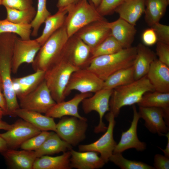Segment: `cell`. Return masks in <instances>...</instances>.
<instances>
[{
    "label": "cell",
    "instance_id": "obj_1",
    "mask_svg": "<svg viewBox=\"0 0 169 169\" xmlns=\"http://www.w3.org/2000/svg\"><path fill=\"white\" fill-rule=\"evenodd\" d=\"M17 36L10 33L0 34V77L7 105L5 115L13 117L15 111L20 108L11 77L13 47Z\"/></svg>",
    "mask_w": 169,
    "mask_h": 169
},
{
    "label": "cell",
    "instance_id": "obj_2",
    "mask_svg": "<svg viewBox=\"0 0 169 169\" xmlns=\"http://www.w3.org/2000/svg\"><path fill=\"white\" fill-rule=\"evenodd\" d=\"M136 54V46L124 48L113 54L93 58L86 68L104 81L115 72L133 66Z\"/></svg>",
    "mask_w": 169,
    "mask_h": 169
},
{
    "label": "cell",
    "instance_id": "obj_3",
    "mask_svg": "<svg viewBox=\"0 0 169 169\" xmlns=\"http://www.w3.org/2000/svg\"><path fill=\"white\" fill-rule=\"evenodd\" d=\"M154 91L146 75L130 83L116 87L113 89L110 99V111L115 117L122 107L138 103L145 93Z\"/></svg>",
    "mask_w": 169,
    "mask_h": 169
},
{
    "label": "cell",
    "instance_id": "obj_4",
    "mask_svg": "<svg viewBox=\"0 0 169 169\" xmlns=\"http://www.w3.org/2000/svg\"><path fill=\"white\" fill-rule=\"evenodd\" d=\"M69 38L64 25L52 34L41 46L32 64L34 71H45L60 59Z\"/></svg>",
    "mask_w": 169,
    "mask_h": 169
},
{
    "label": "cell",
    "instance_id": "obj_5",
    "mask_svg": "<svg viewBox=\"0 0 169 169\" xmlns=\"http://www.w3.org/2000/svg\"><path fill=\"white\" fill-rule=\"evenodd\" d=\"M80 69L63 54L58 61L45 71L44 80L56 103L64 100V92L72 74Z\"/></svg>",
    "mask_w": 169,
    "mask_h": 169
},
{
    "label": "cell",
    "instance_id": "obj_6",
    "mask_svg": "<svg viewBox=\"0 0 169 169\" xmlns=\"http://www.w3.org/2000/svg\"><path fill=\"white\" fill-rule=\"evenodd\" d=\"M105 20L92 3L80 0L68 8L64 25L69 38L87 25Z\"/></svg>",
    "mask_w": 169,
    "mask_h": 169
},
{
    "label": "cell",
    "instance_id": "obj_7",
    "mask_svg": "<svg viewBox=\"0 0 169 169\" xmlns=\"http://www.w3.org/2000/svg\"><path fill=\"white\" fill-rule=\"evenodd\" d=\"M56 124L55 132L60 137L72 146L84 140L88 127L87 119L64 116Z\"/></svg>",
    "mask_w": 169,
    "mask_h": 169
},
{
    "label": "cell",
    "instance_id": "obj_8",
    "mask_svg": "<svg viewBox=\"0 0 169 169\" xmlns=\"http://www.w3.org/2000/svg\"><path fill=\"white\" fill-rule=\"evenodd\" d=\"M104 81L86 68H80L71 74L66 87V97L73 90L80 93H95L103 89Z\"/></svg>",
    "mask_w": 169,
    "mask_h": 169
},
{
    "label": "cell",
    "instance_id": "obj_9",
    "mask_svg": "<svg viewBox=\"0 0 169 169\" xmlns=\"http://www.w3.org/2000/svg\"><path fill=\"white\" fill-rule=\"evenodd\" d=\"M19 100L20 108L45 114L56 103L44 80Z\"/></svg>",
    "mask_w": 169,
    "mask_h": 169
},
{
    "label": "cell",
    "instance_id": "obj_10",
    "mask_svg": "<svg viewBox=\"0 0 169 169\" xmlns=\"http://www.w3.org/2000/svg\"><path fill=\"white\" fill-rule=\"evenodd\" d=\"M105 117L109 124L105 133L95 142L88 144L79 145L78 148L80 151H92L100 153V157L106 163L113 154L117 143L113 137L115 117L110 111Z\"/></svg>",
    "mask_w": 169,
    "mask_h": 169
},
{
    "label": "cell",
    "instance_id": "obj_11",
    "mask_svg": "<svg viewBox=\"0 0 169 169\" xmlns=\"http://www.w3.org/2000/svg\"><path fill=\"white\" fill-rule=\"evenodd\" d=\"M113 90L102 89L95 93V94L85 98L82 101V108L86 114L93 111L97 112L99 116V122L94 129L95 133L104 132L107 127L103 122L105 113L110 110V100Z\"/></svg>",
    "mask_w": 169,
    "mask_h": 169
},
{
    "label": "cell",
    "instance_id": "obj_12",
    "mask_svg": "<svg viewBox=\"0 0 169 169\" xmlns=\"http://www.w3.org/2000/svg\"><path fill=\"white\" fill-rule=\"evenodd\" d=\"M41 45L36 40H23L17 36L15 39L12 60V73L15 74L23 63L33 62Z\"/></svg>",
    "mask_w": 169,
    "mask_h": 169
},
{
    "label": "cell",
    "instance_id": "obj_13",
    "mask_svg": "<svg viewBox=\"0 0 169 169\" xmlns=\"http://www.w3.org/2000/svg\"><path fill=\"white\" fill-rule=\"evenodd\" d=\"M140 118L145 121V125L151 133L165 135L169 131V113L162 108L139 106Z\"/></svg>",
    "mask_w": 169,
    "mask_h": 169
},
{
    "label": "cell",
    "instance_id": "obj_14",
    "mask_svg": "<svg viewBox=\"0 0 169 169\" xmlns=\"http://www.w3.org/2000/svg\"><path fill=\"white\" fill-rule=\"evenodd\" d=\"M41 131L23 120H17L6 132L1 133L8 148L15 149L26 141L40 133Z\"/></svg>",
    "mask_w": 169,
    "mask_h": 169
},
{
    "label": "cell",
    "instance_id": "obj_15",
    "mask_svg": "<svg viewBox=\"0 0 169 169\" xmlns=\"http://www.w3.org/2000/svg\"><path fill=\"white\" fill-rule=\"evenodd\" d=\"M92 52L87 45L74 35L69 38L63 54L74 66L84 68L92 60Z\"/></svg>",
    "mask_w": 169,
    "mask_h": 169
},
{
    "label": "cell",
    "instance_id": "obj_16",
    "mask_svg": "<svg viewBox=\"0 0 169 169\" xmlns=\"http://www.w3.org/2000/svg\"><path fill=\"white\" fill-rule=\"evenodd\" d=\"M107 22L105 20L93 22L80 29L74 35L87 45L92 51L111 34Z\"/></svg>",
    "mask_w": 169,
    "mask_h": 169
},
{
    "label": "cell",
    "instance_id": "obj_17",
    "mask_svg": "<svg viewBox=\"0 0 169 169\" xmlns=\"http://www.w3.org/2000/svg\"><path fill=\"white\" fill-rule=\"evenodd\" d=\"M133 105V116L131 126L127 131L122 132L120 140L116 144L113 153H122L130 148L143 151L146 148V143L140 141L137 136V126L140 117L136 106Z\"/></svg>",
    "mask_w": 169,
    "mask_h": 169
},
{
    "label": "cell",
    "instance_id": "obj_18",
    "mask_svg": "<svg viewBox=\"0 0 169 169\" xmlns=\"http://www.w3.org/2000/svg\"><path fill=\"white\" fill-rule=\"evenodd\" d=\"M92 95L91 93H80L76 94L72 99L67 101L64 100L56 103L45 115L53 118L70 116L81 119H87L79 114L78 106L84 99Z\"/></svg>",
    "mask_w": 169,
    "mask_h": 169
},
{
    "label": "cell",
    "instance_id": "obj_19",
    "mask_svg": "<svg viewBox=\"0 0 169 169\" xmlns=\"http://www.w3.org/2000/svg\"><path fill=\"white\" fill-rule=\"evenodd\" d=\"M146 76L155 90L169 93V66L157 58L151 64Z\"/></svg>",
    "mask_w": 169,
    "mask_h": 169
},
{
    "label": "cell",
    "instance_id": "obj_20",
    "mask_svg": "<svg viewBox=\"0 0 169 169\" xmlns=\"http://www.w3.org/2000/svg\"><path fill=\"white\" fill-rule=\"evenodd\" d=\"M111 34L120 44L123 48L130 47L136 32L135 26L119 18L111 22H107Z\"/></svg>",
    "mask_w": 169,
    "mask_h": 169
},
{
    "label": "cell",
    "instance_id": "obj_21",
    "mask_svg": "<svg viewBox=\"0 0 169 169\" xmlns=\"http://www.w3.org/2000/svg\"><path fill=\"white\" fill-rule=\"evenodd\" d=\"M8 148L1 153L8 165L15 169H32L37 158L34 151Z\"/></svg>",
    "mask_w": 169,
    "mask_h": 169
},
{
    "label": "cell",
    "instance_id": "obj_22",
    "mask_svg": "<svg viewBox=\"0 0 169 169\" xmlns=\"http://www.w3.org/2000/svg\"><path fill=\"white\" fill-rule=\"evenodd\" d=\"M71 168L95 169L102 167L105 163L98 155V153L92 151H78L72 149L70 150Z\"/></svg>",
    "mask_w": 169,
    "mask_h": 169
},
{
    "label": "cell",
    "instance_id": "obj_23",
    "mask_svg": "<svg viewBox=\"0 0 169 169\" xmlns=\"http://www.w3.org/2000/svg\"><path fill=\"white\" fill-rule=\"evenodd\" d=\"M45 71L38 70L22 77L13 78V89L19 100L35 89L44 80Z\"/></svg>",
    "mask_w": 169,
    "mask_h": 169
},
{
    "label": "cell",
    "instance_id": "obj_24",
    "mask_svg": "<svg viewBox=\"0 0 169 169\" xmlns=\"http://www.w3.org/2000/svg\"><path fill=\"white\" fill-rule=\"evenodd\" d=\"M136 47V54L133 67L135 80L146 75L152 63L157 59L156 53L141 43Z\"/></svg>",
    "mask_w": 169,
    "mask_h": 169
},
{
    "label": "cell",
    "instance_id": "obj_25",
    "mask_svg": "<svg viewBox=\"0 0 169 169\" xmlns=\"http://www.w3.org/2000/svg\"><path fill=\"white\" fill-rule=\"evenodd\" d=\"M14 115L15 116L20 117L41 131H56V124L53 118L38 112L21 108L15 111Z\"/></svg>",
    "mask_w": 169,
    "mask_h": 169
},
{
    "label": "cell",
    "instance_id": "obj_26",
    "mask_svg": "<svg viewBox=\"0 0 169 169\" xmlns=\"http://www.w3.org/2000/svg\"><path fill=\"white\" fill-rule=\"evenodd\" d=\"M145 0H126L115 9L120 18L135 26L144 13Z\"/></svg>",
    "mask_w": 169,
    "mask_h": 169
},
{
    "label": "cell",
    "instance_id": "obj_27",
    "mask_svg": "<svg viewBox=\"0 0 169 169\" xmlns=\"http://www.w3.org/2000/svg\"><path fill=\"white\" fill-rule=\"evenodd\" d=\"M71 149V145L62 139L56 132L53 131L50 132L42 146L34 151L37 158L60 152H64Z\"/></svg>",
    "mask_w": 169,
    "mask_h": 169
},
{
    "label": "cell",
    "instance_id": "obj_28",
    "mask_svg": "<svg viewBox=\"0 0 169 169\" xmlns=\"http://www.w3.org/2000/svg\"><path fill=\"white\" fill-rule=\"evenodd\" d=\"M70 150L63 152L59 156L45 155L37 157L32 169H70Z\"/></svg>",
    "mask_w": 169,
    "mask_h": 169
},
{
    "label": "cell",
    "instance_id": "obj_29",
    "mask_svg": "<svg viewBox=\"0 0 169 169\" xmlns=\"http://www.w3.org/2000/svg\"><path fill=\"white\" fill-rule=\"evenodd\" d=\"M68 8L58 9L56 13L51 15L46 19L41 34L36 39L41 46L52 34L64 25Z\"/></svg>",
    "mask_w": 169,
    "mask_h": 169
},
{
    "label": "cell",
    "instance_id": "obj_30",
    "mask_svg": "<svg viewBox=\"0 0 169 169\" xmlns=\"http://www.w3.org/2000/svg\"><path fill=\"white\" fill-rule=\"evenodd\" d=\"M144 13L145 21L151 27L159 22L169 4L167 0H145Z\"/></svg>",
    "mask_w": 169,
    "mask_h": 169
},
{
    "label": "cell",
    "instance_id": "obj_31",
    "mask_svg": "<svg viewBox=\"0 0 169 169\" xmlns=\"http://www.w3.org/2000/svg\"><path fill=\"white\" fill-rule=\"evenodd\" d=\"M135 80L133 66L119 70L108 77L104 81L103 89L113 90Z\"/></svg>",
    "mask_w": 169,
    "mask_h": 169
},
{
    "label": "cell",
    "instance_id": "obj_32",
    "mask_svg": "<svg viewBox=\"0 0 169 169\" xmlns=\"http://www.w3.org/2000/svg\"><path fill=\"white\" fill-rule=\"evenodd\" d=\"M139 106L156 107L169 112V93H162L156 91L145 93L137 103Z\"/></svg>",
    "mask_w": 169,
    "mask_h": 169
},
{
    "label": "cell",
    "instance_id": "obj_33",
    "mask_svg": "<svg viewBox=\"0 0 169 169\" xmlns=\"http://www.w3.org/2000/svg\"><path fill=\"white\" fill-rule=\"evenodd\" d=\"M32 29L30 24H19L16 23L6 19L0 20V34L3 33H10L18 35L22 39H30Z\"/></svg>",
    "mask_w": 169,
    "mask_h": 169
},
{
    "label": "cell",
    "instance_id": "obj_34",
    "mask_svg": "<svg viewBox=\"0 0 169 169\" xmlns=\"http://www.w3.org/2000/svg\"><path fill=\"white\" fill-rule=\"evenodd\" d=\"M6 19L19 24H30L35 17L36 10L32 7L24 10H17L6 8Z\"/></svg>",
    "mask_w": 169,
    "mask_h": 169
},
{
    "label": "cell",
    "instance_id": "obj_35",
    "mask_svg": "<svg viewBox=\"0 0 169 169\" xmlns=\"http://www.w3.org/2000/svg\"><path fill=\"white\" fill-rule=\"evenodd\" d=\"M123 48L120 44L110 34L92 52V59L94 58L117 53Z\"/></svg>",
    "mask_w": 169,
    "mask_h": 169
},
{
    "label": "cell",
    "instance_id": "obj_36",
    "mask_svg": "<svg viewBox=\"0 0 169 169\" xmlns=\"http://www.w3.org/2000/svg\"><path fill=\"white\" fill-rule=\"evenodd\" d=\"M109 161L122 169H153L152 167L144 162L129 160L125 158L121 153H113Z\"/></svg>",
    "mask_w": 169,
    "mask_h": 169
},
{
    "label": "cell",
    "instance_id": "obj_37",
    "mask_svg": "<svg viewBox=\"0 0 169 169\" xmlns=\"http://www.w3.org/2000/svg\"><path fill=\"white\" fill-rule=\"evenodd\" d=\"M47 0H38L36 13L30 24L32 31L31 36H37L39 28L46 19L51 14L47 8Z\"/></svg>",
    "mask_w": 169,
    "mask_h": 169
},
{
    "label": "cell",
    "instance_id": "obj_38",
    "mask_svg": "<svg viewBox=\"0 0 169 169\" xmlns=\"http://www.w3.org/2000/svg\"><path fill=\"white\" fill-rule=\"evenodd\" d=\"M50 132L41 131L39 134L26 141L20 146L22 149L35 151L38 149L45 140Z\"/></svg>",
    "mask_w": 169,
    "mask_h": 169
},
{
    "label": "cell",
    "instance_id": "obj_39",
    "mask_svg": "<svg viewBox=\"0 0 169 169\" xmlns=\"http://www.w3.org/2000/svg\"><path fill=\"white\" fill-rule=\"evenodd\" d=\"M126 0H102L96 9L103 16L112 13L116 8Z\"/></svg>",
    "mask_w": 169,
    "mask_h": 169
},
{
    "label": "cell",
    "instance_id": "obj_40",
    "mask_svg": "<svg viewBox=\"0 0 169 169\" xmlns=\"http://www.w3.org/2000/svg\"><path fill=\"white\" fill-rule=\"evenodd\" d=\"M156 34L157 41L169 45V26L159 22L155 23L151 27Z\"/></svg>",
    "mask_w": 169,
    "mask_h": 169
},
{
    "label": "cell",
    "instance_id": "obj_41",
    "mask_svg": "<svg viewBox=\"0 0 169 169\" xmlns=\"http://www.w3.org/2000/svg\"><path fill=\"white\" fill-rule=\"evenodd\" d=\"M32 0H2L1 5L6 8L24 10L33 7Z\"/></svg>",
    "mask_w": 169,
    "mask_h": 169
},
{
    "label": "cell",
    "instance_id": "obj_42",
    "mask_svg": "<svg viewBox=\"0 0 169 169\" xmlns=\"http://www.w3.org/2000/svg\"><path fill=\"white\" fill-rule=\"evenodd\" d=\"M158 60L169 66V45L157 41L156 53Z\"/></svg>",
    "mask_w": 169,
    "mask_h": 169
},
{
    "label": "cell",
    "instance_id": "obj_43",
    "mask_svg": "<svg viewBox=\"0 0 169 169\" xmlns=\"http://www.w3.org/2000/svg\"><path fill=\"white\" fill-rule=\"evenodd\" d=\"M142 38L143 43L147 46L153 45L157 41L155 32L151 28L144 31Z\"/></svg>",
    "mask_w": 169,
    "mask_h": 169
},
{
    "label": "cell",
    "instance_id": "obj_44",
    "mask_svg": "<svg viewBox=\"0 0 169 169\" xmlns=\"http://www.w3.org/2000/svg\"><path fill=\"white\" fill-rule=\"evenodd\" d=\"M154 167L157 169H169V158L160 154L155 155Z\"/></svg>",
    "mask_w": 169,
    "mask_h": 169
},
{
    "label": "cell",
    "instance_id": "obj_45",
    "mask_svg": "<svg viewBox=\"0 0 169 169\" xmlns=\"http://www.w3.org/2000/svg\"><path fill=\"white\" fill-rule=\"evenodd\" d=\"M80 0H58L57 7L58 9L66 8L77 2Z\"/></svg>",
    "mask_w": 169,
    "mask_h": 169
},
{
    "label": "cell",
    "instance_id": "obj_46",
    "mask_svg": "<svg viewBox=\"0 0 169 169\" xmlns=\"http://www.w3.org/2000/svg\"><path fill=\"white\" fill-rule=\"evenodd\" d=\"M0 107L4 111L5 115L7 110V105L3 94L2 82L0 77Z\"/></svg>",
    "mask_w": 169,
    "mask_h": 169
},
{
    "label": "cell",
    "instance_id": "obj_47",
    "mask_svg": "<svg viewBox=\"0 0 169 169\" xmlns=\"http://www.w3.org/2000/svg\"><path fill=\"white\" fill-rule=\"evenodd\" d=\"M8 146L5 140L0 133V152L2 153L8 149Z\"/></svg>",
    "mask_w": 169,
    "mask_h": 169
},
{
    "label": "cell",
    "instance_id": "obj_48",
    "mask_svg": "<svg viewBox=\"0 0 169 169\" xmlns=\"http://www.w3.org/2000/svg\"><path fill=\"white\" fill-rule=\"evenodd\" d=\"M167 137V143L166 148L162 150L161 148H159L162 151L164 154V156L169 158V131L165 135Z\"/></svg>",
    "mask_w": 169,
    "mask_h": 169
},
{
    "label": "cell",
    "instance_id": "obj_49",
    "mask_svg": "<svg viewBox=\"0 0 169 169\" xmlns=\"http://www.w3.org/2000/svg\"><path fill=\"white\" fill-rule=\"evenodd\" d=\"M12 126V124H8L5 121L2 120L0 121V130H4L7 131L10 129Z\"/></svg>",
    "mask_w": 169,
    "mask_h": 169
},
{
    "label": "cell",
    "instance_id": "obj_50",
    "mask_svg": "<svg viewBox=\"0 0 169 169\" xmlns=\"http://www.w3.org/2000/svg\"><path fill=\"white\" fill-rule=\"evenodd\" d=\"M92 3L97 8L100 5L102 0H91Z\"/></svg>",
    "mask_w": 169,
    "mask_h": 169
},
{
    "label": "cell",
    "instance_id": "obj_51",
    "mask_svg": "<svg viewBox=\"0 0 169 169\" xmlns=\"http://www.w3.org/2000/svg\"><path fill=\"white\" fill-rule=\"evenodd\" d=\"M5 115L3 110L0 107V121H2V119L3 115Z\"/></svg>",
    "mask_w": 169,
    "mask_h": 169
},
{
    "label": "cell",
    "instance_id": "obj_52",
    "mask_svg": "<svg viewBox=\"0 0 169 169\" xmlns=\"http://www.w3.org/2000/svg\"><path fill=\"white\" fill-rule=\"evenodd\" d=\"M1 1H2V0H0V6L1 5Z\"/></svg>",
    "mask_w": 169,
    "mask_h": 169
},
{
    "label": "cell",
    "instance_id": "obj_53",
    "mask_svg": "<svg viewBox=\"0 0 169 169\" xmlns=\"http://www.w3.org/2000/svg\"><path fill=\"white\" fill-rule=\"evenodd\" d=\"M168 3H169V0H167Z\"/></svg>",
    "mask_w": 169,
    "mask_h": 169
}]
</instances>
